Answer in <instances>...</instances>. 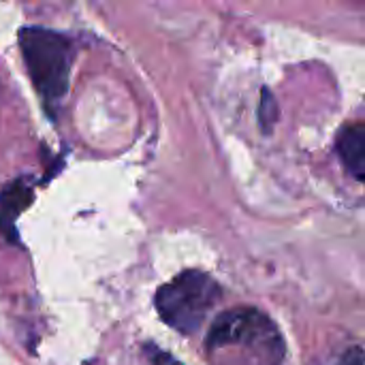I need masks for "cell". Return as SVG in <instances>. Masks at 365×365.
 I'll list each match as a JSON object with an SVG mask.
<instances>
[{
	"instance_id": "1",
	"label": "cell",
	"mask_w": 365,
	"mask_h": 365,
	"mask_svg": "<svg viewBox=\"0 0 365 365\" xmlns=\"http://www.w3.org/2000/svg\"><path fill=\"white\" fill-rule=\"evenodd\" d=\"M205 355L210 365H282L284 338L265 312L240 306L214 321Z\"/></svg>"
},
{
	"instance_id": "2",
	"label": "cell",
	"mask_w": 365,
	"mask_h": 365,
	"mask_svg": "<svg viewBox=\"0 0 365 365\" xmlns=\"http://www.w3.org/2000/svg\"><path fill=\"white\" fill-rule=\"evenodd\" d=\"M17 41L43 107L49 118H56L62 98L68 92L71 66L75 60L73 41L60 32L36 26L21 28Z\"/></svg>"
},
{
	"instance_id": "3",
	"label": "cell",
	"mask_w": 365,
	"mask_h": 365,
	"mask_svg": "<svg viewBox=\"0 0 365 365\" xmlns=\"http://www.w3.org/2000/svg\"><path fill=\"white\" fill-rule=\"evenodd\" d=\"M220 297L222 289L210 274L186 269L156 291L154 308L167 327L192 336L201 331Z\"/></svg>"
},
{
	"instance_id": "4",
	"label": "cell",
	"mask_w": 365,
	"mask_h": 365,
	"mask_svg": "<svg viewBox=\"0 0 365 365\" xmlns=\"http://www.w3.org/2000/svg\"><path fill=\"white\" fill-rule=\"evenodd\" d=\"M34 201V184L30 178H17L0 190V235L13 246H21L17 233V218Z\"/></svg>"
},
{
	"instance_id": "5",
	"label": "cell",
	"mask_w": 365,
	"mask_h": 365,
	"mask_svg": "<svg viewBox=\"0 0 365 365\" xmlns=\"http://www.w3.org/2000/svg\"><path fill=\"white\" fill-rule=\"evenodd\" d=\"M338 154L349 169V173L357 180L364 182L365 178V128L364 122H355L344 126L338 133L336 141Z\"/></svg>"
},
{
	"instance_id": "6",
	"label": "cell",
	"mask_w": 365,
	"mask_h": 365,
	"mask_svg": "<svg viewBox=\"0 0 365 365\" xmlns=\"http://www.w3.org/2000/svg\"><path fill=\"white\" fill-rule=\"evenodd\" d=\"M259 120H261V128L265 133H272L276 120H278V105L272 96L269 90H261V109H259Z\"/></svg>"
},
{
	"instance_id": "7",
	"label": "cell",
	"mask_w": 365,
	"mask_h": 365,
	"mask_svg": "<svg viewBox=\"0 0 365 365\" xmlns=\"http://www.w3.org/2000/svg\"><path fill=\"white\" fill-rule=\"evenodd\" d=\"M143 355L148 357L150 365H184L182 361H178L171 353H167V351L158 349V346H156V344H152V342L143 344Z\"/></svg>"
},
{
	"instance_id": "8",
	"label": "cell",
	"mask_w": 365,
	"mask_h": 365,
	"mask_svg": "<svg viewBox=\"0 0 365 365\" xmlns=\"http://www.w3.org/2000/svg\"><path fill=\"white\" fill-rule=\"evenodd\" d=\"M336 365H365L364 361V349L357 344V346H353V349H349L342 357H340V361Z\"/></svg>"
}]
</instances>
